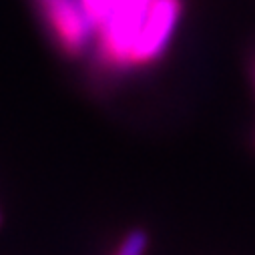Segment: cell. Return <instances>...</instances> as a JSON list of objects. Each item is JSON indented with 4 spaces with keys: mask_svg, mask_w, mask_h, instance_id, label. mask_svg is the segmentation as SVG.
<instances>
[{
    "mask_svg": "<svg viewBox=\"0 0 255 255\" xmlns=\"http://www.w3.org/2000/svg\"><path fill=\"white\" fill-rule=\"evenodd\" d=\"M147 245H149V235L143 229H133L123 239L117 255H145Z\"/></svg>",
    "mask_w": 255,
    "mask_h": 255,
    "instance_id": "1",
    "label": "cell"
},
{
    "mask_svg": "<svg viewBox=\"0 0 255 255\" xmlns=\"http://www.w3.org/2000/svg\"><path fill=\"white\" fill-rule=\"evenodd\" d=\"M0 223H2V215H0Z\"/></svg>",
    "mask_w": 255,
    "mask_h": 255,
    "instance_id": "2",
    "label": "cell"
}]
</instances>
